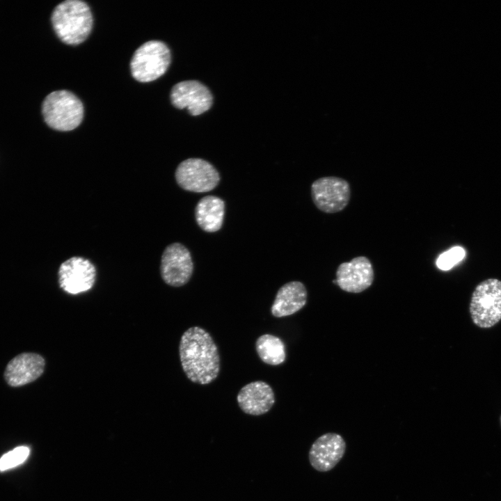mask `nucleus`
<instances>
[{
	"label": "nucleus",
	"mask_w": 501,
	"mask_h": 501,
	"mask_svg": "<svg viewBox=\"0 0 501 501\" xmlns=\"http://www.w3.org/2000/svg\"><path fill=\"white\" fill-rule=\"evenodd\" d=\"M464 256V249L455 246L441 254L436 260V265L440 269L447 271L459 263Z\"/></svg>",
	"instance_id": "19"
},
{
	"label": "nucleus",
	"mask_w": 501,
	"mask_h": 501,
	"mask_svg": "<svg viewBox=\"0 0 501 501\" xmlns=\"http://www.w3.org/2000/svg\"><path fill=\"white\" fill-rule=\"evenodd\" d=\"M346 450V443L338 434L326 433L319 436L309 451V461L319 472L332 470L342 459Z\"/></svg>",
	"instance_id": "12"
},
{
	"label": "nucleus",
	"mask_w": 501,
	"mask_h": 501,
	"mask_svg": "<svg viewBox=\"0 0 501 501\" xmlns=\"http://www.w3.org/2000/svg\"><path fill=\"white\" fill-rule=\"evenodd\" d=\"M179 354L182 369L191 382L206 385L218 377L221 369L218 347L204 328L193 326L184 332Z\"/></svg>",
	"instance_id": "1"
},
{
	"label": "nucleus",
	"mask_w": 501,
	"mask_h": 501,
	"mask_svg": "<svg viewBox=\"0 0 501 501\" xmlns=\"http://www.w3.org/2000/svg\"><path fill=\"white\" fill-rule=\"evenodd\" d=\"M42 113L47 125L62 132L77 128L84 117V106L72 92L66 90L53 91L42 104Z\"/></svg>",
	"instance_id": "3"
},
{
	"label": "nucleus",
	"mask_w": 501,
	"mask_h": 501,
	"mask_svg": "<svg viewBox=\"0 0 501 501\" xmlns=\"http://www.w3.org/2000/svg\"><path fill=\"white\" fill-rule=\"evenodd\" d=\"M255 349L260 358L266 364L278 365L285 361V345L283 340L276 335H260L256 340Z\"/></svg>",
	"instance_id": "17"
},
{
	"label": "nucleus",
	"mask_w": 501,
	"mask_h": 501,
	"mask_svg": "<svg viewBox=\"0 0 501 501\" xmlns=\"http://www.w3.org/2000/svg\"><path fill=\"white\" fill-rule=\"evenodd\" d=\"M51 21L60 40L71 45L83 42L93 24L89 6L80 0H67L58 4L51 13Z\"/></svg>",
	"instance_id": "2"
},
{
	"label": "nucleus",
	"mask_w": 501,
	"mask_h": 501,
	"mask_svg": "<svg viewBox=\"0 0 501 501\" xmlns=\"http://www.w3.org/2000/svg\"><path fill=\"white\" fill-rule=\"evenodd\" d=\"M237 400L241 410L248 415L267 413L275 404L272 388L263 381L250 382L241 388Z\"/></svg>",
	"instance_id": "14"
},
{
	"label": "nucleus",
	"mask_w": 501,
	"mask_h": 501,
	"mask_svg": "<svg viewBox=\"0 0 501 501\" xmlns=\"http://www.w3.org/2000/svg\"><path fill=\"white\" fill-rule=\"evenodd\" d=\"M335 280L343 291L363 292L374 281V269L370 260L365 256H358L349 262H342L336 271Z\"/></svg>",
	"instance_id": "11"
},
{
	"label": "nucleus",
	"mask_w": 501,
	"mask_h": 501,
	"mask_svg": "<svg viewBox=\"0 0 501 501\" xmlns=\"http://www.w3.org/2000/svg\"><path fill=\"white\" fill-rule=\"evenodd\" d=\"M175 177L182 189L195 193L210 191L221 180L216 168L200 158H189L182 161L175 170Z\"/></svg>",
	"instance_id": "6"
},
{
	"label": "nucleus",
	"mask_w": 501,
	"mask_h": 501,
	"mask_svg": "<svg viewBox=\"0 0 501 501\" xmlns=\"http://www.w3.org/2000/svg\"><path fill=\"white\" fill-rule=\"evenodd\" d=\"M45 360L35 353H22L7 365L4 376L8 385L19 387L36 380L43 373Z\"/></svg>",
	"instance_id": "13"
},
{
	"label": "nucleus",
	"mask_w": 501,
	"mask_h": 501,
	"mask_svg": "<svg viewBox=\"0 0 501 501\" xmlns=\"http://www.w3.org/2000/svg\"><path fill=\"white\" fill-rule=\"evenodd\" d=\"M469 310L472 322L488 328L501 319V281L488 278L479 283L470 299Z\"/></svg>",
	"instance_id": "4"
},
{
	"label": "nucleus",
	"mask_w": 501,
	"mask_h": 501,
	"mask_svg": "<svg viewBox=\"0 0 501 501\" xmlns=\"http://www.w3.org/2000/svg\"><path fill=\"white\" fill-rule=\"evenodd\" d=\"M30 454L27 446H19L4 454L0 458V471H6L23 463Z\"/></svg>",
	"instance_id": "18"
},
{
	"label": "nucleus",
	"mask_w": 501,
	"mask_h": 501,
	"mask_svg": "<svg viewBox=\"0 0 501 501\" xmlns=\"http://www.w3.org/2000/svg\"><path fill=\"white\" fill-rule=\"evenodd\" d=\"M170 100L175 107L187 109L191 115L198 116L211 108L213 97L204 84L188 80L179 82L172 88Z\"/></svg>",
	"instance_id": "10"
},
{
	"label": "nucleus",
	"mask_w": 501,
	"mask_h": 501,
	"mask_svg": "<svg viewBox=\"0 0 501 501\" xmlns=\"http://www.w3.org/2000/svg\"><path fill=\"white\" fill-rule=\"evenodd\" d=\"M171 61L168 46L159 40H150L134 53L130 62L132 77L140 82L152 81L162 76Z\"/></svg>",
	"instance_id": "5"
},
{
	"label": "nucleus",
	"mask_w": 501,
	"mask_h": 501,
	"mask_svg": "<svg viewBox=\"0 0 501 501\" xmlns=\"http://www.w3.org/2000/svg\"><path fill=\"white\" fill-rule=\"evenodd\" d=\"M500 423H501V417H500Z\"/></svg>",
	"instance_id": "20"
},
{
	"label": "nucleus",
	"mask_w": 501,
	"mask_h": 501,
	"mask_svg": "<svg viewBox=\"0 0 501 501\" xmlns=\"http://www.w3.org/2000/svg\"><path fill=\"white\" fill-rule=\"evenodd\" d=\"M193 271V263L189 249L180 243L168 245L161 260L160 272L168 285L181 287L186 284Z\"/></svg>",
	"instance_id": "8"
},
{
	"label": "nucleus",
	"mask_w": 501,
	"mask_h": 501,
	"mask_svg": "<svg viewBox=\"0 0 501 501\" xmlns=\"http://www.w3.org/2000/svg\"><path fill=\"white\" fill-rule=\"evenodd\" d=\"M224 214L225 202L216 196L202 197L195 208L197 224L207 232H215L221 228Z\"/></svg>",
	"instance_id": "16"
},
{
	"label": "nucleus",
	"mask_w": 501,
	"mask_h": 501,
	"mask_svg": "<svg viewBox=\"0 0 501 501\" xmlns=\"http://www.w3.org/2000/svg\"><path fill=\"white\" fill-rule=\"evenodd\" d=\"M307 294L305 285L300 281L284 284L276 293L271 307V315L284 317L297 312L306 304Z\"/></svg>",
	"instance_id": "15"
},
{
	"label": "nucleus",
	"mask_w": 501,
	"mask_h": 501,
	"mask_svg": "<svg viewBox=\"0 0 501 501\" xmlns=\"http://www.w3.org/2000/svg\"><path fill=\"white\" fill-rule=\"evenodd\" d=\"M58 276L60 287L66 293L74 295L93 287L96 269L88 260L74 256L61 264Z\"/></svg>",
	"instance_id": "9"
},
{
	"label": "nucleus",
	"mask_w": 501,
	"mask_h": 501,
	"mask_svg": "<svg viewBox=\"0 0 501 501\" xmlns=\"http://www.w3.org/2000/svg\"><path fill=\"white\" fill-rule=\"evenodd\" d=\"M311 196L320 211L327 214L337 213L349 204L351 188L349 183L341 177H320L311 185Z\"/></svg>",
	"instance_id": "7"
}]
</instances>
